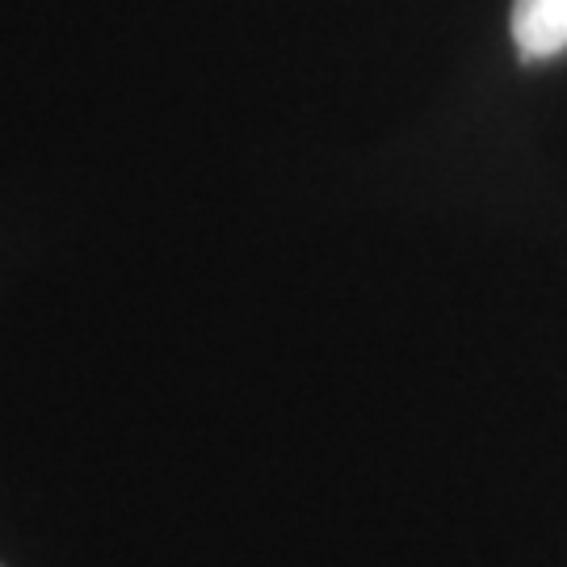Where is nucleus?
I'll list each match as a JSON object with an SVG mask.
<instances>
[{
    "label": "nucleus",
    "instance_id": "f257e3e1",
    "mask_svg": "<svg viewBox=\"0 0 567 567\" xmlns=\"http://www.w3.org/2000/svg\"><path fill=\"white\" fill-rule=\"evenodd\" d=\"M513 42L526 63L567 51V0H513Z\"/></svg>",
    "mask_w": 567,
    "mask_h": 567
}]
</instances>
